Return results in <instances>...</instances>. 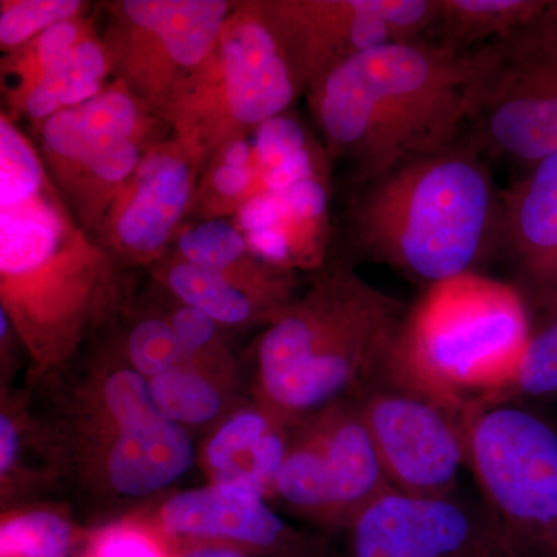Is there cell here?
I'll use <instances>...</instances> for the list:
<instances>
[{
    "mask_svg": "<svg viewBox=\"0 0 557 557\" xmlns=\"http://www.w3.org/2000/svg\"><path fill=\"white\" fill-rule=\"evenodd\" d=\"M480 65V47L384 44L307 91L311 119L330 156L346 160L361 185L463 138Z\"/></svg>",
    "mask_w": 557,
    "mask_h": 557,
    "instance_id": "1",
    "label": "cell"
},
{
    "mask_svg": "<svg viewBox=\"0 0 557 557\" xmlns=\"http://www.w3.org/2000/svg\"><path fill=\"white\" fill-rule=\"evenodd\" d=\"M502 190L467 138L358 185L348 244L428 285L474 273L497 248Z\"/></svg>",
    "mask_w": 557,
    "mask_h": 557,
    "instance_id": "2",
    "label": "cell"
},
{
    "mask_svg": "<svg viewBox=\"0 0 557 557\" xmlns=\"http://www.w3.org/2000/svg\"><path fill=\"white\" fill-rule=\"evenodd\" d=\"M406 310L347 263L322 265L260 335L259 405L293 428L361 397L383 373Z\"/></svg>",
    "mask_w": 557,
    "mask_h": 557,
    "instance_id": "3",
    "label": "cell"
},
{
    "mask_svg": "<svg viewBox=\"0 0 557 557\" xmlns=\"http://www.w3.org/2000/svg\"><path fill=\"white\" fill-rule=\"evenodd\" d=\"M121 271L57 186L0 208V310L39 375L65 364L119 310Z\"/></svg>",
    "mask_w": 557,
    "mask_h": 557,
    "instance_id": "4",
    "label": "cell"
},
{
    "mask_svg": "<svg viewBox=\"0 0 557 557\" xmlns=\"http://www.w3.org/2000/svg\"><path fill=\"white\" fill-rule=\"evenodd\" d=\"M533 333L518 289L461 274L429 285L408 306L379 380L471 420L511 386Z\"/></svg>",
    "mask_w": 557,
    "mask_h": 557,
    "instance_id": "5",
    "label": "cell"
},
{
    "mask_svg": "<svg viewBox=\"0 0 557 557\" xmlns=\"http://www.w3.org/2000/svg\"><path fill=\"white\" fill-rule=\"evenodd\" d=\"M302 94L260 0L236 2L219 39L183 81L164 120L207 156L284 115Z\"/></svg>",
    "mask_w": 557,
    "mask_h": 557,
    "instance_id": "6",
    "label": "cell"
},
{
    "mask_svg": "<svg viewBox=\"0 0 557 557\" xmlns=\"http://www.w3.org/2000/svg\"><path fill=\"white\" fill-rule=\"evenodd\" d=\"M467 460L512 557L557 549V434L541 418L504 405L471 418Z\"/></svg>",
    "mask_w": 557,
    "mask_h": 557,
    "instance_id": "7",
    "label": "cell"
},
{
    "mask_svg": "<svg viewBox=\"0 0 557 557\" xmlns=\"http://www.w3.org/2000/svg\"><path fill=\"white\" fill-rule=\"evenodd\" d=\"M75 413L81 463L95 485L112 496L159 493L196 460L188 429L160 412L145 384L81 387Z\"/></svg>",
    "mask_w": 557,
    "mask_h": 557,
    "instance_id": "8",
    "label": "cell"
},
{
    "mask_svg": "<svg viewBox=\"0 0 557 557\" xmlns=\"http://www.w3.org/2000/svg\"><path fill=\"white\" fill-rule=\"evenodd\" d=\"M534 22L480 47L474 108L463 135L485 157L528 166L557 152V38Z\"/></svg>",
    "mask_w": 557,
    "mask_h": 557,
    "instance_id": "9",
    "label": "cell"
},
{
    "mask_svg": "<svg viewBox=\"0 0 557 557\" xmlns=\"http://www.w3.org/2000/svg\"><path fill=\"white\" fill-rule=\"evenodd\" d=\"M395 493L370 437L358 398L292 428L276 496L329 528H351L381 497Z\"/></svg>",
    "mask_w": 557,
    "mask_h": 557,
    "instance_id": "10",
    "label": "cell"
},
{
    "mask_svg": "<svg viewBox=\"0 0 557 557\" xmlns=\"http://www.w3.org/2000/svg\"><path fill=\"white\" fill-rule=\"evenodd\" d=\"M236 7L228 0H115L100 30L112 79L163 116L183 81L219 39Z\"/></svg>",
    "mask_w": 557,
    "mask_h": 557,
    "instance_id": "11",
    "label": "cell"
},
{
    "mask_svg": "<svg viewBox=\"0 0 557 557\" xmlns=\"http://www.w3.org/2000/svg\"><path fill=\"white\" fill-rule=\"evenodd\" d=\"M438 5V0H260L302 94L364 51L432 39Z\"/></svg>",
    "mask_w": 557,
    "mask_h": 557,
    "instance_id": "12",
    "label": "cell"
},
{
    "mask_svg": "<svg viewBox=\"0 0 557 557\" xmlns=\"http://www.w3.org/2000/svg\"><path fill=\"white\" fill-rule=\"evenodd\" d=\"M358 405L395 493L453 497L467 460V417L384 380L358 397Z\"/></svg>",
    "mask_w": 557,
    "mask_h": 557,
    "instance_id": "13",
    "label": "cell"
},
{
    "mask_svg": "<svg viewBox=\"0 0 557 557\" xmlns=\"http://www.w3.org/2000/svg\"><path fill=\"white\" fill-rule=\"evenodd\" d=\"M208 156L194 139L171 134L157 141L116 194L95 239L123 269H152L170 255L189 222Z\"/></svg>",
    "mask_w": 557,
    "mask_h": 557,
    "instance_id": "14",
    "label": "cell"
},
{
    "mask_svg": "<svg viewBox=\"0 0 557 557\" xmlns=\"http://www.w3.org/2000/svg\"><path fill=\"white\" fill-rule=\"evenodd\" d=\"M150 523L177 556L190 548L222 547L248 557H333L325 542L293 530L265 497L248 487L208 483L175 494Z\"/></svg>",
    "mask_w": 557,
    "mask_h": 557,
    "instance_id": "15",
    "label": "cell"
},
{
    "mask_svg": "<svg viewBox=\"0 0 557 557\" xmlns=\"http://www.w3.org/2000/svg\"><path fill=\"white\" fill-rule=\"evenodd\" d=\"M351 530L355 557H512L490 516L448 498L391 493Z\"/></svg>",
    "mask_w": 557,
    "mask_h": 557,
    "instance_id": "16",
    "label": "cell"
},
{
    "mask_svg": "<svg viewBox=\"0 0 557 557\" xmlns=\"http://www.w3.org/2000/svg\"><path fill=\"white\" fill-rule=\"evenodd\" d=\"M33 129L46 170L58 188L113 146L127 139L166 137L171 126L124 84L112 79L97 97L54 113Z\"/></svg>",
    "mask_w": 557,
    "mask_h": 557,
    "instance_id": "17",
    "label": "cell"
},
{
    "mask_svg": "<svg viewBox=\"0 0 557 557\" xmlns=\"http://www.w3.org/2000/svg\"><path fill=\"white\" fill-rule=\"evenodd\" d=\"M497 248L537 300L557 289V152L502 193Z\"/></svg>",
    "mask_w": 557,
    "mask_h": 557,
    "instance_id": "18",
    "label": "cell"
},
{
    "mask_svg": "<svg viewBox=\"0 0 557 557\" xmlns=\"http://www.w3.org/2000/svg\"><path fill=\"white\" fill-rule=\"evenodd\" d=\"M292 428L262 405L231 412L212 432L200 454L209 483L236 485L260 496H276Z\"/></svg>",
    "mask_w": 557,
    "mask_h": 557,
    "instance_id": "19",
    "label": "cell"
},
{
    "mask_svg": "<svg viewBox=\"0 0 557 557\" xmlns=\"http://www.w3.org/2000/svg\"><path fill=\"white\" fill-rule=\"evenodd\" d=\"M150 271L172 298L207 314L222 329L267 327L296 296V288L255 287L172 255Z\"/></svg>",
    "mask_w": 557,
    "mask_h": 557,
    "instance_id": "20",
    "label": "cell"
},
{
    "mask_svg": "<svg viewBox=\"0 0 557 557\" xmlns=\"http://www.w3.org/2000/svg\"><path fill=\"white\" fill-rule=\"evenodd\" d=\"M170 255L262 288H296L293 271L256 256L234 218L189 220Z\"/></svg>",
    "mask_w": 557,
    "mask_h": 557,
    "instance_id": "21",
    "label": "cell"
},
{
    "mask_svg": "<svg viewBox=\"0 0 557 557\" xmlns=\"http://www.w3.org/2000/svg\"><path fill=\"white\" fill-rule=\"evenodd\" d=\"M112 83V69L100 30L81 40L58 67L47 73L22 102L16 120L38 126L61 110L75 108L100 95Z\"/></svg>",
    "mask_w": 557,
    "mask_h": 557,
    "instance_id": "22",
    "label": "cell"
},
{
    "mask_svg": "<svg viewBox=\"0 0 557 557\" xmlns=\"http://www.w3.org/2000/svg\"><path fill=\"white\" fill-rule=\"evenodd\" d=\"M438 21L431 40L458 51L479 49L509 38L547 9L548 0H438Z\"/></svg>",
    "mask_w": 557,
    "mask_h": 557,
    "instance_id": "23",
    "label": "cell"
},
{
    "mask_svg": "<svg viewBox=\"0 0 557 557\" xmlns=\"http://www.w3.org/2000/svg\"><path fill=\"white\" fill-rule=\"evenodd\" d=\"M97 21L89 14L61 22L40 33L21 49L3 54L0 70L3 109L16 120L22 102L47 73L61 64L76 46L97 30Z\"/></svg>",
    "mask_w": 557,
    "mask_h": 557,
    "instance_id": "24",
    "label": "cell"
},
{
    "mask_svg": "<svg viewBox=\"0 0 557 557\" xmlns=\"http://www.w3.org/2000/svg\"><path fill=\"white\" fill-rule=\"evenodd\" d=\"M258 194L252 139H234L208 157L189 220L234 218L242 205Z\"/></svg>",
    "mask_w": 557,
    "mask_h": 557,
    "instance_id": "25",
    "label": "cell"
},
{
    "mask_svg": "<svg viewBox=\"0 0 557 557\" xmlns=\"http://www.w3.org/2000/svg\"><path fill=\"white\" fill-rule=\"evenodd\" d=\"M148 381L160 412L185 429L218 420L225 412L233 388V384L188 361Z\"/></svg>",
    "mask_w": 557,
    "mask_h": 557,
    "instance_id": "26",
    "label": "cell"
},
{
    "mask_svg": "<svg viewBox=\"0 0 557 557\" xmlns=\"http://www.w3.org/2000/svg\"><path fill=\"white\" fill-rule=\"evenodd\" d=\"M51 185L36 143L16 120L0 113V208L35 199Z\"/></svg>",
    "mask_w": 557,
    "mask_h": 557,
    "instance_id": "27",
    "label": "cell"
},
{
    "mask_svg": "<svg viewBox=\"0 0 557 557\" xmlns=\"http://www.w3.org/2000/svg\"><path fill=\"white\" fill-rule=\"evenodd\" d=\"M75 528L50 509H30L2 519L0 557H69Z\"/></svg>",
    "mask_w": 557,
    "mask_h": 557,
    "instance_id": "28",
    "label": "cell"
},
{
    "mask_svg": "<svg viewBox=\"0 0 557 557\" xmlns=\"http://www.w3.org/2000/svg\"><path fill=\"white\" fill-rule=\"evenodd\" d=\"M164 317L185 350L186 361L234 386L237 379L236 362L231 357L218 322L177 300L174 309Z\"/></svg>",
    "mask_w": 557,
    "mask_h": 557,
    "instance_id": "29",
    "label": "cell"
},
{
    "mask_svg": "<svg viewBox=\"0 0 557 557\" xmlns=\"http://www.w3.org/2000/svg\"><path fill=\"white\" fill-rule=\"evenodd\" d=\"M90 7L83 0H2L0 49L3 54L21 49L54 25L89 14Z\"/></svg>",
    "mask_w": 557,
    "mask_h": 557,
    "instance_id": "30",
    "label": "cell"
},
{
    "mask_svg": "<svg viewBox=\"0 0 557 557\" xmlns=\"http://www.w3.org/2000/svg\"><path fill=\"white\" fill-rule=\"evenodd\" d=\"M124 361L146 380L156 379L186 361L185 350L166 317L138 318L124 338Z\"/></svg>",
    "mask_w": 557,
    "mask_h": 557,
    "instance_id": "31",
    "label": "cell"
},
{
    "mask_svg": "<svg viewBox=\"0 0 557 557\" xmlns=\"http://www.w3.org/2000/svg\"><path fill=\"white\" fill-rule=\"evenodd\" d=\"M556 394L557 318L533 333L511 386L500 395L494 408L509 405L519 397H547Z\"/></svg>",
    "mask_w": 557,
    "mask_h": 557,
    "instance_id": "32",
    "label": "cell"
},
{
    "mask_svg": "<svg viewBox=\"0 0 557 557\" xmlns=\"http://www.w3.org/2000/svg\"><path fill=\"white\" fill-rule=\"evenodd\" d=\"M83 557H177L150 522L124 520L91 536Z\"/></svg>",
    "mask_w": 557,
    "mask_h": 557,
    "instance_id": "33",
    "label": "cell"
},
{
    "mask_svg": "<svg viewBox=\"0 0 557 557\" xmlns=\"http://www.w3.org/2000/svg\"><path fill=\"white\" fill-rule=\"evenodd\" d=\"M22 428L20 418H14L11 410H2L0 417V478L2 490L9 486L11 475L16 472L22 456Z\"/></svg>",
    "mask_w": 557,
    "mask_h": 557,
    "instance_id": "34",
    "label": "cell"
},
{
    "mask_svg": "<svg viewBox=\"0 0 557 557\" xmlns=\"http://www.w3.org/2000/svg\"><path fill=\"white\" fill-rule=\"evenodd\" d=\"M534 24L547 35L557 38V0H548L547 9L537 17Z\"/></svg>",
    "mask_w": 557,
    "mask_h": 557,
    "instance_id": "35",
    "label": "cell"
},
{
    "mask_svg": "<svg viewBox=\"0 0 557 557\" xmlns=\"http://www.w3.org/2000/svg\"><path fill=\"white\" fill-rule=\"evenodd\" d=\"M177 557H248L244 553L236 552V549L222 548V547H199L186 549L180 553Z\"/></svg>",
    "mask_w": 557,
    "mask_h": 557,
    "instance_id": "36",
    "label": "cell"
},
{
    "mask_svg": "<svg viewBox=\"0 0 557 557\" xmlns=\"http://www.w3.org/2000/svg\"><path fill=\"white\" fill-rule=\"evenodd\" d=\"M539 306L544 309L545 318L548 321H553V319L557 318V289L556 292L549 293L548 296L537 300Z\"/></svg>",
    "mask_w": 557,
    "mask_h": 557,
    "instance_id": "37",
    "label": "cell"
},
{
    "mask_svg": "<svg viewBox=\"0 0 557 557\" xmlns=\"http://www.w3.org/2000/svg\"><path fill=\"white\" fill-rule=\"evenodd\" d=\"M552 557H557V549H556V552H555V555H553Z\"/></svg>",
    "mask_w": 557,
    "mask_h": 557,
    "instance_id": "38",
    "label": "cell"
}]
</instances>
